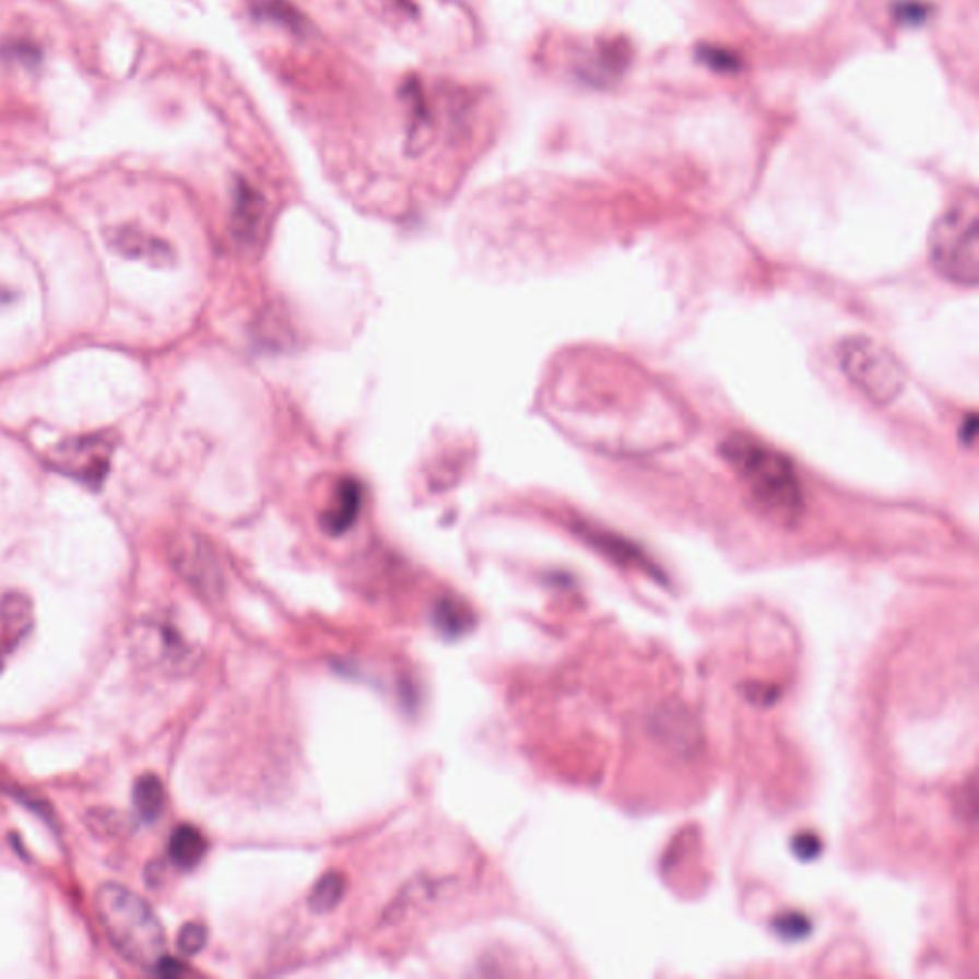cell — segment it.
Returning a JSON list of instances; mask_svg holds the SVG:
<instances>
[{
    "mask_svg": "<svg viewBox=\"0 0 979 979\" xmlns=\"http://www.w3.org/2000/svg\"><path fill=\"white\" fill-rule=\"evenodd\" d=\"M928 252L947 282L976 287L979 280V216L974 196L960 198L933 222Z\"/></svg>",
    "mask_w": 979,
    "mask_h": 979,
    "instance_id": "cell-3",
    "label": "cell"
},
{
    "mask_svg": "<svg viewBox=\"0 0 979 979\" xmlns=\"http://www.w3.org/2000/svg\"><path fill=\"white\" fill-rule=\"evenodd\" d=\"M976 435H978V420H976L974 413H970V415L964 420L963 427L958 430V436H960V440H963L964 444H974Z\"/></svg>",
    "mask_w": 979,
    "mask_h": 979,
    "instance_id": "cell-19",
    "label": "cell"
},
{
    "mask_svg": "<svg viewBox=\"0 0 979 979\" xmlns=\"http://www.w3.org/2000/svg\"><path fill=\"white\" fill-rule=\"evenodd\" d=\"M721 456L757 511L780 524H794L800 519L802 484L792 461L782 451L752 436L733 435L721 444Z\"/></svg>",
    "mask_w": 979,
    "mask_h": 979,
    "instance_id": "cell-1",
    "label": "cell"
},
{
    "mask_svg": "<svg viewBox=\"0 0 979 979\" xmlns=\"http://www.w3.org/2000/svg\"><path fill=\"white\" fill-rule=\"evenodd\" d=\"M153 974H157L161 978H178L184 974V966L176 958L165 955L160 963L155 964Z\"/></svg>",
    "mask_w": 979,
    "mask_h": 979,
    "instance_id": "cell-18",
    "label": "cell"
},
{
    "mask_svg": "<svg viewBox=\"0 0 979 979\" xmlns=\"http://www.w3.org/2000/svg\"><path fill=\"white\" fill-rule=\"evenodd\" d=\"M359 509V488L354 482H344L335 496V507L328 512L326 527L329 532L339 534L351 527Z\"/></svg>",
    "mask_w": 979,
    "mask_h": 979,
    "instance_id": "cell-11",
    "label": "cell"
},
{
    "mask_svg": "<svg viewBox=\"0 0 979 979\" xmlns=\"http://www.w3.org/2000/svg\"><path fill=\"white\" fill-rule=\"evenodd\" d=\"M111 244H114L115 249L117 251L125 252V255H129V257H140V259H157V257H167V245L161 244L157 239H153V237L145 236L142 232H137V229H119L114 237H111Z\"/></svg>",
    "mask_w": 979,
    "mask_h": 979,
    "instance_id": "cell-10",
    "label": "cell"
},
{
    "mask_svg": "<svg viewBox=\"0 0 979 979\" xmlns=\"http://www.w3.org/2000/svg\"><path fill=\"white\" fill-rule=\"evenodd\" d=\"M134 647H137L138 657L148 658L153 664H182L186 660L184 657L188 654L186 645L178 634L161 624L140 626V629H137Z\"/></svg>",
    "mask_w": 979,
    "mask_h": 979,
    "instance_id": "cell-6",
    "label": "cell"
},
{
    "mask_svg": "<svg viewBox=\"0 0 979 979\" xmlns=\"http://www.w3.org/2000/svg\"><path fill=\"white\" fill-rule=\"evenodd\" d=\"M838 362L849 381L874 404L886 405L899 397L903 367L886 346L871 337L844 339L838 344Z\"/></svg>",
    "mask_w": 979,
    "mask_h": 979,
    "instance_id": "cell-4",
    "label": "cell"
},
{
    "mask_svg": "<svg viewBox=\"0 0 979 979\" xmlns=\"http://www.w3.org/2000/svg\"><path fill=\"white\" fill-rule=\"evenodd\" d=\"M7 298L8 295H4V293H2V290H0V303H2V300H7Z\"/></svg>",
    "mask_w": 979,
    "mask_h": 979,
    "instance_id": "cell-22",
    "label": "cell"
},
{
    "mask_svg": "<svg viewBox=\"0 0 979 979\" xmlns=\"http://www.w3.org/2000/svg\"><path fill=\"white\" fill-rule=\"evenodd\" d=\"M207 930L198 922H190L184 925L178 933V948L186 956L198 955L201 948L205 947Z\"/></svg>",
    "mask_w": 979,
    "mask_h": 979,
    "instance_id": "cell-15",
    "label": "cell"
},
{
    "mask_svg": "<svg viewBox=\"0 0 979 979\" xmlns=\"http://www.w3.org/2000/svg\"><path fill=\"white\" fill-rule=\"evenodd\" d=\"M94 909L115 951L132 966L153 971L167 940L152 907L129 887L104 884L94 895Z\"/></svg>",
    "mask_w": 979,
    "mask_h": 979,
    "instance_id": "cell-2",
    "label": "cell"
},
{
    "mask_svg": "<svg viewBox=\"0 0 979 979\" xmlns=\"http://www.w3.org/2000/svg\"><path fill=\"white\" fill-rule=\"evenodd\" d=\"M392 2L400 8H404V10H413L412 2H408V0H392Z\"/></svg>",
    "mask_w": 979,
    "mask_h": 979,
    "instance_id": "cell-20",
    "label": "cell"
},
{
    "mask_svg": "<svg viewBox=\"0 0 979 979\" xmlns=\"http://www.w3.org/2000/svg\"><path fill=\"white\" fill-rule=\"evenodd\" d=\"M821 851V841L813 834H800L794 838V853L800 859H815Z\"/></svg>",
    "mask_w": 979,
    "mask_h": 979,
    "instance_id": "cell-17",
    "label": "cell"
},
{
    "mask_svg": "<svg viewBox=\"0 0 979 979\" xmlns=\"http://www.w3.org/2000/svg\"><path fill=\"white\" fill-rule=\"evenodd\" d=\"M4 662H7V657H2V654H0V672L4 670Z\"/></svg>",
    "mask_w": 979,
    "mask_h": 979,
    "instance_id": "cell-21",
    "label": "cell"
},
{
    "mask_svg": "<svg viewBox=\"0 0 979 979\" xmlns=\"http://www.w3.org/2000/svg\"><path fill=\"white\" fill-rule=\"evenodd\" d=\"M33 627V606L22 593L0 597V654H12Z\"/></svg>",
    "mask_w": 979,
    "mask_h": 979,
    "instance_id": "cell-7",
    "label": "cell"
},
{
    "mask_svg": "<svg viewBox=\"0 0 979 979\" xmlns=\"http://www.w3.org/2000/svg\"><path fill=\"white\" fill-rule=\"evenodd\" d=\"M132 800H134L138 815L144 821L152 823L155 818H160L161 813L165 810V803H167L165 787L160 777L142 775L132 790Z\"/></svg>",
    "mask_w": 979,
    "mask_h": 979,
    "instance_id": "cell-9",
    "label": "cell"
},
{
    "mask_svg": "<svg viewBox=\"0 0 979 979\" xmlns=\"http://www.w3.org/2000/svg\"><path fill=\"white\" fill-rule=\"evenodd\" d=\"M257 15L283 25L293 33H305L308 30V22L287 0H264L257 7Z\"/></svg>",
    "mask_w": 979,
    "mask_h": 979,
    "instance_id": "cell-13",
    "label": "cell"
},
{
    "mask_svg": "<svg viewBox=\"0 0 979 979\" xmlns=\"http://www.w3.org/2000/svg\"><path fill=\"white\" fill-rule=\"evenodd\" d=\"M435 622L438 629L448 637H458L471 626L465 606L453 601H443L436 606Z\"/></svg>",
    "mask_w": 979,
    "mask_h": 979,
    "instance_id": "cell-14",
    "label": "cell"
},
{
    "mask_svg": "<svg viewBox=\"0 0 979 979\" xmlns=\"http://www.w3.org/2000/svg\"><path fill=\"white\" fill-rule=\"evenodd\" d=\"M114 444L107 436H76L50 453V465L60 473L98 488L106 481Z\"/></svg>",
    "mask_w": 979,
    "mask_h": 979,
    "instance_id": "cell-5",
    "label": "cell"
},
{
    "mask_svg": "<svg viewBox=\"0 0 979 979\" xmlns=\"http://www.w3.org/2000/svg\"><path fill=\"white\" fill-rule=\"evenodd\" d=\"M207 853V840L196 826L180 825L168 840V857L184 871L196 869Z\"/></svg>",
    "mask_w": 979,
    "mask_h": 979,
    "instance_id": "cell-8",
    "label": "cell"
},
{
    "mask_svg": "<svg viewBox=\"0 0 979 979\" xmlns=\"http://www.w3.org/2000/svg\"><path fill=\"white\" fill-rule=\"evenodd\" d=\"M810 928L811 924L807 922V918L802 917V915H795V912L777 918V922H775L777 933H779L780 937H787V940H800L803 935H807Z\"/></svg>",
    "mask_w": 979,
    "mask_h": 979,
    "instance_id": "cell-16",
    "label": "cell"
},
{
    "mask_svg": "<svg viewBox=\"0 0 979 979\" xmlns=\"http://www.w3.org/2000/svg\"><path fill=\"white\" fill-rule=\"evenodd\" d=\"M343 876L337 872H328L316 882V886L310 892V897H308L310 909L316 912H329V910L335 909L339 901L343 899Z\"/></svg>",
    "mask_w": 979,
    "mask_h": 979,
    "instance_id": "cell-12",
    "label": "cell"
}]
</instances>
